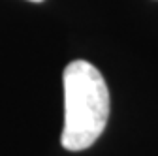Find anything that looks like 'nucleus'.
Masks as SVG:
<instances>
[{
    "instance_id": "1",
    "label": "nucleus",
    "mask_w": 158,
    "mask_h": 156,
    "mask_svg": "<svg viewBox=\"0 0 158 156\" xmlns=\"http://www.w3.org/2000/svg\"><path fill=\"white\" fill-rule=\"evenodd\" d=\"M64 128L60 143L66 150H85L102 135L109 117V90L102 73L87 60H73L64 75Z\"/></svg>"
},
{
    "instance_id": "2",
    "label": "nucleus",
    "mask_w": 158,
    "mask_h": 156,
    "mask_svg": "<svg viewBox=\"0 0 158 156\" xmlns=\"http://www.w3.org/2000/svg\"><path fill=\"white\" fill-rule=\"evenodd\" d=\"M30 2H44V0H30Z\"/></svg>"
}]
</instances>
